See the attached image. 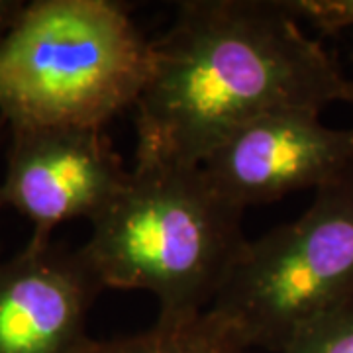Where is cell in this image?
<instances>
[{"instance_id":"30bf717a","label":"cell","mask_w":353,"mask_h":353,"mask_svg":"<svg viewBox=\"0 0 353 353\" xmlns=\"http://www.w3.org/2000/svg\"><path fill=\"white\" fill-rule=\"evenodd\" d=\"M22 6H24V2H20V0H0V38L4 36L8 26L12 24Z\"/></svg>"},{"instance_id":"52a82bcc","label":"cell","mask_w":353,"mask_h":353,"mask_svg":"<svg viewBox=\"0 0 353 353\" xmlns=\"http://www.w3.org/2000/svg\"><path fill=\"white\" fill-rule=\"evenodd\" d=\"M102 290L81 250L30 238L0 259V353H77Z\"/></svg>"},{"instance_id":"5b68a950","label":"cell","mask_w":353,"mask_h":353,"mask_svg":"<svg viewBox=\"0 0 353 353\" xmlns=\"http://www.w3.org/2000/svg\"><path fill=\"white\" fill-rule=\"evenodd\" d=\"M128 171L104 130H10L0 212L12 208L34 226V240H51L65 222H90L101 214L124 187Z\"/></svg>"},{"instance_id":"8992f818","label":"cell","mask_w":353,"mask_h":353,"mask_svg":"<svg viewBox=\"0 0 353 353\" xmlns=\"http://www.w3.org/2000/svg\"><path fill=\"white\" fill-rule=\"evenodd\" d=\"M353 165V128H332L316 110H277L238 130L201 167L245 212L255 204L318 190Z\"/></svg>"},{"instance_id":"8fae6325","label":"cell","mask_w":353,"mask_h":353,"mask_svg":"<svg viewBox=\"0 0 353 353\" xmlns=\"http://www.w3.org/2000/svg\"><path fill=\"white\" fill-rule=\"evenodd\" d=\"M350 16H352V28H353V0H350Z\"/></svg>"},{"instance_id":"9c48e42d","label":"cell","mask_w":353,"mask_h":353,"mask_svg":"<svg viewBox=\"0 0 353 353\" xmlns=\"http://www.w3.org/2000/svg\"><path fill=\"white\" fill-rule=\"evenodd\" d=\"M277 353H353V304L310 320Z\"/></svg>"},{"instance_id":"6da1fadb","label":"cell","mask_w":353,"mask_h":353,"mask_svg":"<svg viewBox=\"0 0 353 353\" xmlns=\"http://www.w3.org/2000/svg\"><path fill=\"white\" fill-rule=\"evenodd\" d=\"M352 99L353 79L285 0L179 2L134 106L136 159L201 165L265 114Z\"/></svg>"},{"instance_id":"7a4b0ae2","label":"cell","mask_w":353,"mask_h":353,"mask_svg":"<svg viewBox=\"0 0 353 353\" xmlns=\"http://www.w3.org/2000/svg\"><path fill=\"white\" fill-rule=\"evenodd\" d=\"M241 218L201 165L136 159L79 250L104 289L150 292L163 318L196 316L248 243Z\"/></svg>"},{"instance_id":"7c38bea8","label":"cell","mask_w":353,"mask_h":353,"mask_svg":"<svg viewBox=\"0 0 353 353\" xmlns=\"http://www.w3.org/2000/svg\"><path fill=\"white\" fill-rule=\"evenodd\" d=\"M350 106H352V108H353V99H352V102H350Z\"/></svg>"},{"instance_id":"ba28073f","label":"cell","mask_w":353,"mask_h":353,"mask_svg":"<svg viewBox=\"0 0 353 353\" xmlns=\"http://www.w3.org/2000/svg\"><path fill=\"white\" fill-rule=\"evenodd\" d=\"M240 330L214 310L163 318L139 334L88 341L77 353H250Z\"/></svg>"},{"instance_id":"277c9868","label":"cell","mask_w":353,"mask_h":353,"mask_svg":"<svg viewBox=\"0 0 353 353\" xmlns=\"http://www.w3.org/2000/svg\"><path fill=\"white\" fill-rule=\"evenodd\" d=\"M353 304V165L299 218L248 240L210 310L250 347L277 353L296 330Z\"/></svg>"},{"instance_id":"3957f363","label":"cell","mask_w":353,"mask_h":353,"mask_svg":"<svg viewBox=\"0 0 353 353\" xmlns=\"http://www.w3.org/2000/svg\"><path fill=\"white\" fill-rule=\"evenodd\" d=\"M152 48L120 2H24L0 38V116L10 130H104L136 106Z\"/></svg>"}]
</instances>
